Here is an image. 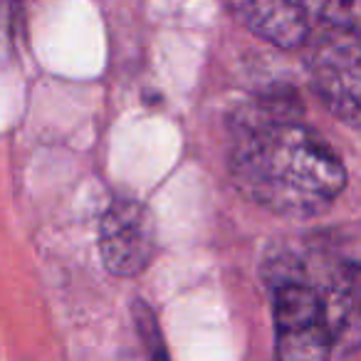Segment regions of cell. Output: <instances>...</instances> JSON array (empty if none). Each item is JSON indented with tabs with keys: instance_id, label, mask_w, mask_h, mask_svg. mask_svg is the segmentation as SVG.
I'll use <instances>...</instances> for the list:
<instances>
[{
	"instance_id": "6da1fadb",
	"label": "cell",
	"mask_w": 361,
	"mask_h": 361,
	"mask_svg": "<svg viewBox=\"0 0 361 361\" xmlns=\"http://www.w3.org/2000/svg\"><path fill=\"white\" fill-rule=\"evenodd\" d=\"M231 169L240 191L267 211L305 218L326 211L346 186L331 146L285 104H255L240 114Z\"/></svg>"
},
{
	"instance_id": "7a4b0ae2",
	"label": "cell",
	"mask_w": 361,
	"mask_h": 361,
	"mask_svg": "<svg viewBox=\"0 0 361 361\" xmlns=\"http://www.w3.org/2000/svg\"><path fill=\"white\" fill-rule=\"evenodd\" d=\"M307 67L317 94L349 124H361V35L322 25L307 42Z\"/></svg>"
},
{
	"instance_id": "3957f363",
	"label": "cell",
	"mask_w": 361,
	"mask_h": 361,
	"mask_svg": "<svg viewBox=\"0 0 361 361\" xmlns=\"http://www.w3.org/2000/svg\"><path fill=\"white\" fill-rule=\"evenodd\" d=\"M275 356L277 361H329L334 336L322 297L305 277L275 287Z\"/></svg>"
},
{
	"instance_id": "277c9868",
	"label": "cell",
	"mask_w": 361,
	"mask_h": 361,
	"mask_svg": "<svg viewBox=\"0 0 361 361\" xmlns=\"http://www.w3.org/2000/svg\"><path fill=\"white\" fill-rule=\"evenodd\" d=\"M99 252L106 270L116 277H134L149 267L156 252V228L149 208L119 198L99 221Z\"/></svg>"
},
{
	"instance_id": "5b68a950",
	"label": "cell",
	"mask_w": 361,
	"mask_h": 361,
	"mask_svg": "<svg viewBox=\"0 0 361 361\" xmlns=\"http://www.w3.org/2000/svg\"><path fill=\"white\" fill-rule=\"evenodd\" d=\"M240 23L257 37L295 50L310 40V13L292 0H231Z\"/></svg>"
},
{
	"instance_id": "8992f818",
	"label": "cell",
	"mask_w": 361,
	"mask_h": 361,
	"mask_svg": "<svg viewBox=\"0 0 361 361\" xmlns=\"http://www.w3.org/2000/svg\"><path fill=\"white\" fill-rule=\"evenodd\" d=\"M319 297L336 349H361V265H336Z\"/></svg>"
},
{
	"instance_id": "52a82bcc",
	"label": "cell",
	"mask_w": 361,
	"mask_h": 361,
	"mask_svg": "<svg viewBox=\"0 0 361 361\" xmlns=\"http://www.w3.org/2000/svg\"><path fill=\"white\" fill-rule=\"evenodd\" d=\"M300 6L322 25L361 32V0H300Z\"/></svg>"
},
{
	"instance_id": "ba28073f",
	"label": "cell",
	"mask_w": 361,
	"mask_h": 361,
	"mask_svg": "<svg viewBox=\"0 0 361 361\" xmlns=\"http://www.w3.org/2000/svg\"><path fill=\"white\" fill-rule=\"evenodd\" d=\"M131 314H134V326L139 331L144 349L149 354V361H169V351H166V341L161 334V326L156 322V314L151 312V307L146 302L136 300L131 305Z\"/></svg>"
}]
</instances>
